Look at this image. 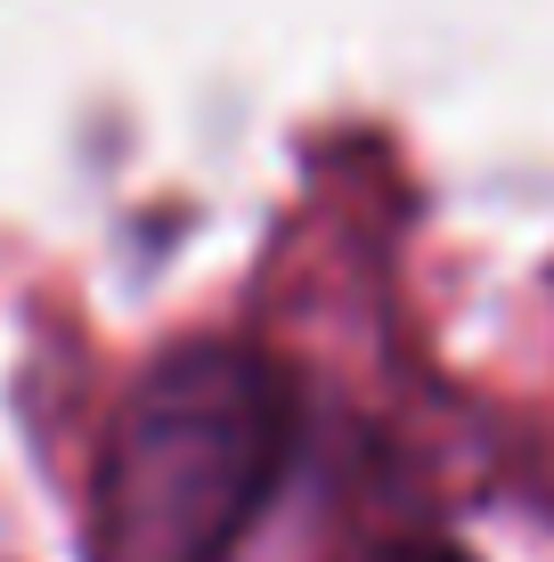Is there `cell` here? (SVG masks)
I'll return each instance as SVG.
<instances>
[{
	"instance_id": "1",
	"label": "cell",
	"mask_w": 554,
	"mask_h": 562,
	"mask_svg": "<svg viewBox=\"0 0 554 562\" xmlns=\"http://www.w3.org/2000/svg\"><path fill=\"white\" fill-rule=\"evenodd\" d=\"M294 375L270 351H163L106 432L99 562H228L294 464Z\"/></svg>"
},
{
	"instance_id": "2",
	"label": "cell",
	"mask_w": 554,
	"mask_h": 562,
	"mask_svg": "<svg viewBox=\"0 0 554 562\" xmlns=\"http://www.w3.org/2000/svg\"><path fill=\"white\" fill-rule=\"evenodd\" d=\"M375 562H465V554L441 547V538H399V547H384Z\"/></svg>"
}]
</instances>
